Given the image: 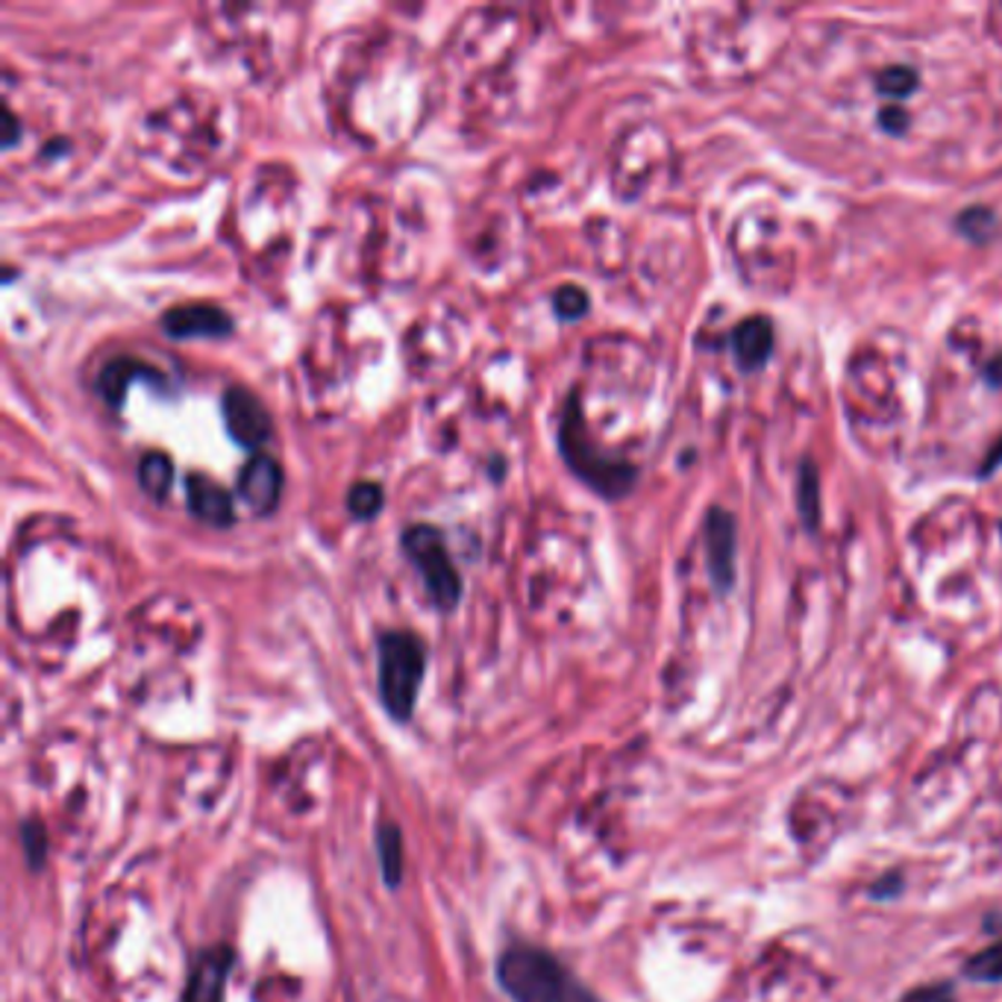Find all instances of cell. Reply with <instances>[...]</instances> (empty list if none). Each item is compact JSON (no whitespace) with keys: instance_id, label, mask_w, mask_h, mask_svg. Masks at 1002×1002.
<instances>
[{"instance_id":"obj_1","label":"cell","mask_w":1002,"mask_h":1002,"mask_svg":"<svg viewBox=\"0 0 1002 1002\" xmlns=\"http://www.w3.org/2000/svg\"><path fill=\"white\" fill-rule=\"evenodd\" d=\"M494 973L512 1002H601L574 970L542 946L512 944L500 953Z\"/></svg>"},{"instance_id":"obj_2","label":"cell","mask_w":1002,"mask_h":1002,"mask_svg":"<svg viewBox=\"0 0 1002 1002\" xmlns=\"http://www.w3.org/2000/svg\"><path fill=\"white\" fill-rule=\"evenodd\" d=\"M379 700L397 723H409L427 674V647L415 633L388 629L377 642Z\"/></svg>"},{"instance_id":"obj_3","label":"cell","mask_w":1002,"mask_h":1002,"mask_svg":"<svg viewBox=\"0 0 1002 1002\" xmlns=\"http://www.w3.org/2000/svg\"><path fill=\"white\" fill-rule=\"evenodd\" d=\"M559 444L562 456H565V462L571 465V470H574L576 477L592 485L601 497H608V500L624 497V494H629L635 479H638V470H635L629 462L617 459L612 453L597 450V444H594L592 438H588V433H585L576 395H571V400H567L565 406V415H562Z\"/></svg>"},{"instance_id":"obj_4","label":"cell","mask_w":1002,"mask_h":1002,"mask_svg":"<svg viewBox=\"0 0 1002 1002\" xmlns=\"http://www.w3.org/2000/svg\"><path fill=\"white\" fill-rule=\"evenodd\" d=\"M403 550L424 579L429 601L442 612H453L462 597V576L453 565L447 542L436 526L415 524L403 533Z\"/></svg>"},{"instance_id":"obj_5","label":"cell","mask_w":1002,"mask_h":1002,"mask_svg":"<svg viewBox=\"0 0 1002 1002\" xmlns=\"http://www.w3.org/2000/svg\"><path fill=\"white\" fill-rule=\"evenodd\" d=\"M221 415L227 433L247 450H259L271 438V415L250 388H227L221 395Z\"/></svg>"},{"instance_id":"obj_6","label":"cell","mask_w":1002,"mask_h":1002,"mask_svg":"<svg viewBox=\"0 0 1002 1002\" xmlns=\"http://www.w3.org/2000/svg\"><path fill=\"white\" fill-rule=\"evenodd\" d=\"M706 562L708 576L717 592H730L735 585V556H738V526L726 509H708L706 515Z\"/></svg>"},{"instance_id":"obj_7","label":"cell","mask_w":1002,"mask_h":1002,"mask_svg":"<svg viewBox=\"0 0 1002 1002\" xmlns=\"http://www.w3.org/2000/svg\"><path fill=\"white\" fill-rule=\"evenodd\" d=\"M230 946H209L200 950L189 964V976L182 988V1002H224L227 976L232 970Z\"/></svg>"},{"instance_id":"obj_8","label":"cell","mask_w":1002,"mask_h":1002,"mask_svg":"<svg viewBox=\"0 0 1002 1002\" xmlns=\"http://www.w3.org/2000/svg\"><path fill=\"white\" fill-rule=\"evenodd\" d=\"M241 500L256 512V515H271L277 506H280L282 497V468L277 465V459L271 456H254L247 462L239 474V485H236Z\"/></svg>"},{"instance_id":"obj_9","label":"cell","mask_w":1002,"mask_h":1002,"mask_svg":"<svg viewBox=\"0 0 1002 1002\" xmlns=\"http://www.w3.org/2000/svg\"><path fill=\"white\" fill-rule=\"evenodd\" d=\"M165 336L171 338H224L232 333V318L221 306L182 304L162 315Z\"/></svg>"},{"instance_id":"obj_10","label":"cell","mask_w":1002,"mask_h":1002,"mask_svg":"<svg viewBox=\"0 0 1002 1002\" xmlns=\"http://www.w3.org/2000/svg\"><path fill=\"white\" fill-rule=\"evenodd\" d=\"M186 500H189L191 515L204 520V524L230 526L236 520L232 497L215 479L206 477V474H189V479H186Z\"/></svg>"},{"instance_id":"obj_11","label":"cell","mask_w":1002,"mask_h":1002,"mask_svg":"<svg viewBox=\"0 0 1002 1002\" xmlns=\"http://www.w3.org/2000/svg\"><path fill=\"white\" fill-rule=\"evenodd\" d=\"M732 354L744 374H756L773 354V324L762 315L741 321L732 333Z\"/></svg>"},{"instance_id":"obj_12","label":"cell","mask_w":1002,"mask_h":1002,"mask_svg":"<svg viewBox=\"0 0 1002 1002\" xmlns=\"http://www.w3.org/2000/svg\"><path fill=\"white\" fill-rule=\"evenodd\" d=\"M139 377L153 379V383H162V379H159L162 377L159 370H153L150 365H145V361H136V359H127V356H121V359H112L107 368L100 370L98 391L103 395V400H107L109 406H121L123 397H127V386H130L132 379H139Z\"/></svg>"},{"instance_id":"obj_13","label":"cell","mask_w":1002,"mask_h":1002,"mask_svg":"<svg viewBox=\"0 0 1002 1002\" xmlns=\"http://www.w3.org/2000/svg\"><path fill=\"white\" fill-rule=\"evenodd\" d=\"M377 853L383 880H386V885L395 891L403 882V832L397 830L395 823H379Z\"/></svg>"},{"instance_id":"obj_14","label":"cell","mask_w":1002,"mask_h":1002,"mask_svg":"<svg viewBox=\"0 0 1002 1002\" xmlns=\"http://www.w3.org/2000/svg\"><path fill=\"white\" fill-rule=\"evenodd\" d=\"M171 477L173 465L165 453L150 450L139 459V485L150 500H162L165 494H168V488H171Z\"/></svg>"},{"instance_id":"obj_15","label":"cell","mask_w":1002,"mask_h":1002,"mask_svg":"<svg viewBox=\"0 0 1002 1002\" xmlns=\"http://www.w3.org/2000/svg\"><path fill=\"white\" fill-rule=\"evenodd\" d=\"M821 479H817V468L814 462L805 459L803 468H800V483H797V503L800 515H803L805 529H817V518H821Z\"/></svg>"},{"instance_id":"obj_16","label":"cell","mask_w":1002,"mask_h":1002,"mask_svg":"<svg viewBox=\"0 0 1002 1002\" xmlns=\"http://www.w3.org/2000/svg\"><path fill=\"white\" fill-rule=\"evenodd\" d=\"M347 509L354 518L370 520L383 509V488L377 483H370V479H361L347 494Z\"/></svg>"},{"instance_id":"obj_17","label":"cell","mask_w":1002,"mask_h":1002,"mask_svg":"<svg viewBox=\"0 0 1002 1002\" xmlns=\"http://www.w3.org/2000/svg\"><path fill=\"white\" fill-rule=\"evenodd\" d=\"M959 230H962L964 239L970 241H991V236L996 232V215L988 209V206H970L959 215Z\"/></svg>"},{"instance_id":"obj_18","label":"cell","mask_w":1002,"mask_h":1002,"mask_svg":"<svg viewBox=\"0 0 1002 1002\" xmlns=\"http://www.w3.org/2000/svg\"><path fill=\"white\" fill-rule=\"evenodd\" d=\"M964 976L976 982H1002V941L976 953L964 964Z\"/></svg>"},{"instance_id":"obj_19","label":"cell","mask_w":1002,"mask_h":1002,"mask_svg":"<svg viewBox=\"0 0 1002 1002\" xmlns=\"http://www.w3.org/2000/svg\"><path fill=\"white\" fill-rule=\"evenodd\" d=\"M917 71L909 66H891L887 71H882L880 80H876V89L885 95V98H894V100H903L909 98L914 89H917Z\"/></svg>"},{"instance_id":"obj_20","label":"cell","mask_w":1002,"mask_h":1002,"mask_svg":"<svg viewBox=\"0 0 1002 1002\" xmlns=\"http://www.w3.org/2000/svg\"><path fill=\"white\" fill-rule=\"evenodd\" d=\"M553 306H556V315L565 318V321H576L588 312V295H585L579 286H562L556 295H553Z\"/></svg>"},{"instance_id":"obj_21","label":"cell","mask_w":1002,"mask_h":1002,"mask_svg":"<svg viewBox=\"0 0 1002 1002\" xmlns=\"http://www.w3.org/2000/svg\"><path fill=\"white\" fill-rule=\"evenodd\" d=\"M21 846H24L27 862L33 871L44 867V859H48V835L41 830L39 823H24L21 826Z\"/></svg>"},{"instance_id":"obj_22","label":"cell","mask_w":1002,"mask_h":1002,"mask_svg":"<svg viewBox=\"0 0 1002 1002\" xmlns=\"http://www.w3.org/2000/svg\"><path fill=\"white\" fill-rule=\"evenodd\" d=\"M900 1002H953V988L950 985H923L914 988Z\"/></svg>"},{"instance_id":"obj_23","label":"cell","mask_w":1002,"mask_h":1002,"mask_svg":"<svg viewBox=\"0 0 1002 1002\" xmlns=\"http://www.w3.org/2000/svg\"><path fill=\"white\" fill-rule=\"evenodd\" d=\"M880 127L887 132H894V136H900V132H905V127H909V116H905L900 107H887L880 112Z\"/></svg>"},{"instance_id":"obj_24","label":"cell","mask_w":1002,"mask_h":1002,"mask_svg":"<svg viewBox=\"0 0 1002 1002\" xmlns=\"http://www.w3.org/2000/svg\"><path fill=\"white\" fill-rule=\"evenodd\" d=\"M996 468H1002V438L991 447V453H988L985 462H982V477H991Z\"/></svg>"},{"instance_id":"obj_25","label":"cell","mask_w":1002,"mask_h":1002,"mask_svg":"<svg viewBox=\"0 0 1002 1002\" xmlns=\"http://www.w3.org/2000/svg\"><path fill=\"white\" fill-rule=\"evenodd\" d=\"M3 127H7V130H3V145H7V148H12V145H16V139H18V121H16V116H12V109H3Z\"/></svg>"},{"instance_id":"obj_26","label":"cell","mask_w":1002,"mask_h":1002,"mask_svg":"<svg viewBox=\"0 0 1002 1002\" xmlns=\"http://www.w3.org/2000/svg\"><path fill=\"white\" fill-rule=\"evenodd\" d=\"M985 379H988V383H991V386H1002V354L996 356V359L988 361Z\"/></svg>"}]
</instances>
